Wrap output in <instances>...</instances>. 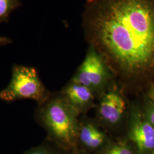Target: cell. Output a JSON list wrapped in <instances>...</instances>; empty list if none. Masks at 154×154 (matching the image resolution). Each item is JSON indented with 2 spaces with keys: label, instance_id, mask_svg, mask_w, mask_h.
<instances>
[{
  "label": "cell",
  "instance_id": "6da1fadb",
  "mask_svg": "<svg viewBox=\"0 0 154 154\" xmlns=\"http://www.w3.org/2000/svg\"><path fill=\"white\" fill-rule=\"evenodd\" d=\"M82 19L86 40L110 69L154 74V0H86Z\"/></svg>",
  "mask_w": 154,
  "mask_h": 154
},
{
  "label": "cell",
  "instance_id": "7a4b0ae2",
  "mask_svg": "<svg viewBox=\"0 0 154 154\" xmlns=\"http://www.w3.org/2000/svg\"><path fill=\"white\" fill-rule=\"evenodd\" d=\"M79 116L60 91L51 93L35 112V118L46 131L48 139L69 152L77 149Z\"/></svg>",
  "mask_w": 154,
  "mask_h": 154
},
{
  "label": "cell",
  "instance_id": "3957f363",
  "mask_svg": "<svg viewBox=\"0 0 154 154\" xmlns=\"http://www.w3.org/2000/svg\"><path fill=\"white\" fill-rule=\"evenodd\" d=\"M50 93L42 82L36 69L15 65L12 69L11 82L0 92V98L5 102L32 99L38 105L44 102Z\"/></svg>",
  "mask_w": 154,
  "mask_h": 154
},
{
  "label": "cell",
  "instance_id": "277c9868",
  "mask_svg": "<svg viewBox=\"0 0 154 154\" xmlns=\"http://www.w3.org/2000/svg\"><path fill=\"white\" fill-rule=\"evenodd\" d=\"M109 69L102 55L90 46L85 58L70 81L87 87L94 94L106 85Z\"/></svg>",
  "mask_w": 154,
  "mask_h": 154
},
{
  "label": "cell",
  "instance_id": "5b68a950",
  "mask_svg": "<svg viewBox=\"0 0 154 154\" xmlns=\"http://www.w3.org/2000/svg\"><path fill=\"white\" fill-rule=\"evenodd\" d=\"M125 107L121 95L116 90H110L102 96L98 109V116L106 124L114 125L121 120Z\"/></svg>",
  "mask_w": 154,
  "mask_h": 154
},
{
  "label": "cell",
  "instance_id": "8992f818",
  "mask_svg": "<svg viewBox=\"0 0 154 154\" xmlns=\"http://www.w3.org/2000/svg\"><path fill=\"white\" fill-rule=\"evenodd\" d=\"M60 92L68 103L80 115L93 103L95 96L93 91L78 83L70 81Z\"/></svg>",
  "mask_w": 154,
  "mask_h": 154
},
{
  "label": "cell",
  "instance_id": "52a82bcc",
  "mask_svg": "<svg viewBox=\"0 0 154 154\" xmlns=\"http://www.w3.org/2000/svg\"><path fill=\"white\" fill-rule=\"evenodd\" d=\"M130 138L136 144L140 154L154 150V128L146 118L135 117L130 131Z\"/></svg>",
  "mask_w": 154,
  "mask_h": 154
},
{
  "label": "cell",
  "instance_id": "ba28073f",
  "mask_svg": "<svg viewBox=\"0 0 154 154\" xmlns=\"http://www.w3.org/2000/svg\"><path fill=\"white\" fill-rule=\"evenodd\" d=\"M106 135L91 122L81 121L79 118L77 147L82 145L88 149H96L102 147L106 141Z\"/></svg>",
  "mask_w": 154,
  "mask_h": 154
},
{
  "label": "cell",
  "instance_id": "9c48e42d",
  "mask_svg": "<svg viewBox=\"0 0 154 154\" xmlns=\"http://www.w3.org/2000/svg\"><path fill=\"white\" fill-rule=\"evenodd\" d=\"M21 5L20 0H0V23L8 22L10 14Z\"/></svg>",
  "mask_w": 154,
  "mask_h": 154
},
{
  "label": "cell",
  "instance_id": "30bf717a",
  "mask_svg": "<svg viewBox=\"0 0 154 154\" xmlns=\"http://www.w3.org/2000/svg\"><path fill=\"white\" fill-rule=\"evenodd\" d=\"M62 151L65 150L58 147L55 149L50 145L43 144L29 149L22 154H61Z\"/></svg>",
  "mask_w": 154,
  "mask_h": 154
},
{
  "label": "cell",
  "instance_id": "8fae6325",
  "mask_svg": "<svg viewBox=\"0 0 154 154\" xmlns=\"http://www.w3.org/2000/svg\"><path fill=\"white\" fill-rule=\"evenodd\" d=\"M102 154H133L132 151L126 146L122 143L115 144L107 147Z\"/></svg>",
  "mask_w": 154,
  "mask_h": 154
},
{
  "label": "cell",
  "instance_id": "7c38bea8",
  "mask_svg": "<svg viewBox=\"0 0 154 154\" xmlns=\"http://www.w3.org/2000/svg\"><path fill=\"white\" fill-rule=\"evenodd\" d=\"M147 119L149 121L151 125L154 128V104L152 103L148 107L147 110L146 117Z\"/></svg>",
  "mask_w": 154,
  "mask_h": 154
},
{
  "label": "cell",
  "instance_id": "4fadbf2b",
  "mask_svg": "<svg viewBox=\"0 0 154 154\" xmlns=\"http://www.w3.org/2000/svg\"><path fill=\"white\" fill-rule=\"evenodd\" d=\"M12 42L11 39L4 36H2L0 35V45H6L11 44Z\"/></svg>",
  "mask_w": 154,
  "mask_h": 154
},
{
  "label": "cell",
  "instance_id": "5bb4252c",
  "mask_svg": "<svg viewBox=\"0 0 154 154\" xmlns=\"http://www.w3.org/2000/svg\"><path fill=\"white\" fill-rule=\"evenodd\" d=\"M149 97L152 101V103L154 104V85H153L149 91Z\"/></svg>",
  "mask_w": 154,
  "mask_h": 154
},
{
  "label": "cell",
  "instance_id": "9a60e30c",
  "mask_svg": "<svg viewBox=\"0 0 154 154\" xmlns=\"http://www.w3.org/2000/svg\"><path fill=\"white\" fill-rule=\"evenodd\" d=\"M70 154H85L82 153V152H77V150H75V151H72L71 152V153Z\"/></svg>",
  "mask_w": 154,
  "mask_h": 154
}]
</instances>
